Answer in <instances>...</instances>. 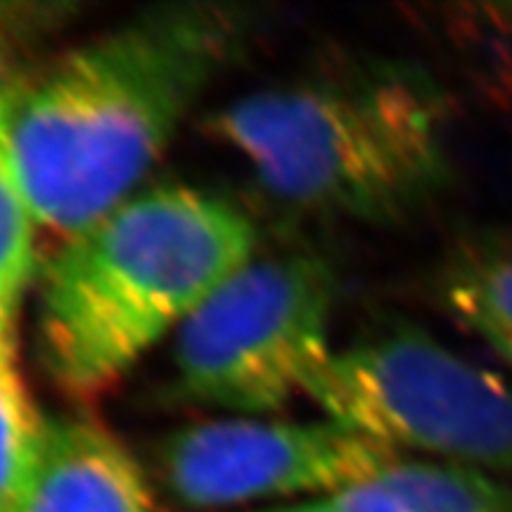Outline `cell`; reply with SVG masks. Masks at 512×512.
<instances>
[{
    "mask_svg": "<svg viewBox=\"0 0 512 512\" xmlns=\"http://www.w3.org/2000/svg\"><path fill=\"white\" fill-rule=\"evenodd\" d=\"M240 38L228 8L166 5L17 74L8 138L38 230L62 245L136 195Z\"/></svg>",
    "mask_w": 512,
    "mask_h": 512,
    "instance_id": "cell-1",
    "label": "cell"
},
{
    "mask_svg": "<svg viewBox=\"0 0 512 512\" xmlns=\"http://www.w3.org/2000/svg\"><path fill=\"white\" fill-rule=\"evenodd\" d=\"M207 133L273 200L318 219L387 223L451 176V105L403 62H354L228 102Z\"/></svg>",
    "mask_w": 512,
    "mask_h": 512,
    "instance_id": "cell-2",
    "label": "cell"
},
{
    "mask_svg": "<svg viewBox=\"0 0 512 512\" xmlns=\"http://www.w3.org/2000/svg\"><path fill=\"white\" fill-rule=\"evenodd\" d=\"M245 211L190 185L138 190L62 242L46 268L38 351L69 399L112 389L254 259Z\"/></svg>",
    "mask_w": 512,
    "mask_h": 512,
    "instance_id": "cell-3",
    "label": "cell"
},
{
    "mask_svg": "<svg viewBox=\"0 0 512 512\" xmlns=\"http://www.w3.org/2000/svg\"><path fill=\"white\" fill-rule=\"evenodd\" d=\"M335 299V273L320 256L247 261L176 332L178 389L235 418L309 396L335 354Z\"/></svg>",
    "mask_w": 512,
    "mask_h": 512,
    "instance_id": "cell-4",
    "label": "cell"
},
{
    "mask_svg": "<svg viewBox=\"0 0 512 512\" xmlns=\"http://www.w3.org/2000/svg\"><path fill=\"white\" fill-rule=\"evenodd\" d=\"M309 399L399 456L512 475V384L418 328L335 349Z\"/></svg>",
    "mask_w": 512,
    "mask_h": 512,
    "instance_id": "cell-5",
    "label": "cell"
},
{
    "mask_svg": "<svg viewBox=\"0 0 512 512\" xmlns=\"http://www.w3.org/2000/svg\"><path fill=\"white\" fill-rule=\"evenodd\" d=\"M399 453L332 420L228 418L183 427L159 446V475L192 510L330 498L370 482Z\"/></svg>",
    "mask_w": 512,
    "mask_h": 512,
    "instance_id": "cell-6",
    "label": "cell"
},
{
    "mask_svg": "<svg viewBox=\"0 0 512 512\" xmlns=\"http://www.w3.org/2000/svg\"><path fill=\"white\" fill-rule=\"evenodd\" d=\"M27 512H166L150 475L110 427L48 418Z\"/></svg>",
    "mask_w": 512,
    "mask_h": 512,
    "instance_id": "cell-7",
    "label": "cell"
},
{
    "mask_svg": "<svg viewBox=\"0 0 512 512\" xmlns=\"http://www.w3.org/2000/svg\"><path fill=\"white\" fill-rule=\"evenodd\" d=\"M437 290L448 316L512 368V240L460 247L441 268Z\"/></svg>",
    "mask_w": 512,
    "mask_h": 512,
    "instance_id": "cell-8",
    "label": "cell"
},
{
    "mask_svg": "<svg viewBox=\"0 0 512 512\" xmlns=\"http://www.w3.org/2000/svg\"><path fill=\"white\" fill-rule=\"evenodd\" d=\"M413 512H512V489L477 467L396 456L375 477Z\"/></svg>",
    "mask_w": 512,
    "mask_h": 512,
    "instance_id": "cell-9",
    "label": "cell"
},
{
    "mask_svg": "<svg viewBox=\"0 0 512 512\" xmlns=\"http://www.w3.org/2000/svg\"><path fill=\"white\" fill-rule=\"evenodd\" d=\"M17 74L0 69V318L15 323L36 273V216L8 138V93Z\"/></svg>",
    "mask_w": 512,
    "mask_h": 512,
    "instance_id": "cell-10",
    "label": "cell"
},
{
    "mask_svg": "<svg viewBox=\"0 0 512 512\" xmlns=\"http://www.w3.org/2000/svg\"><path fill=\"white\" fill-rule=\"evenodd\" d=\"M46 420L17 363L0 370V512H27Z\"/></svg>",
    "mask_w": 512,
    "mask_h": 512,
    "instance_id": "cell-11",
    "label": "cell"
},
{
    "mask_svg": "<svg viewBox=\"0 0 512 512\" xmlns=\"http://www.w3.org/2000/svg\"><path fill=\"white\" fill-rule=\"evenodd\" d=\"M79 10L67 0H0V69L12 72L17 55L72 24Z\"/></svg>",
    "mask_w": 512,
    "mask_h": 512,
    "instance_id": "cell-12",
    "label": "cell"
},
{
    "mask_svg": "<svg viewBox=\"0 0 512 512\" xmlns=\"http://www.w3.org/2000/svg\"><path fill=\"white\" fill-rule=\"evenodd\" d=\"M330 498L342 512H413L399 498L389 494L377 479L351 486V489L339 491Z\"/></svg>",
    "mask_w": 512,
    "mask_h": 512,
    "instance_id": "cell-13",
    "label": "cell"
},
{
    "mask_svg": "<svg viewBox=\"0 0 512 512\" xmlns=\"http://www.w3.org/2000/svg\"><path fill=\"white\" fill-rule=\"evenodd\" d=\"M477 22L494 38L496 55L503 64V79L512 86V3L482 5Z\"/></svg>",
    "mask_w": 512,
    "mask_h": 512,
    "instance_id": "cell-14",
    "label": "cell"
},
{
    "mask_svg": "<svg viewBox=\"0 0 512 512\" xmlns=\"http://www.w3.org/2000/svg\"><path fill=\"white\" fill-rule=\"evenodd\" d=\"M256 512H342L332 498H304V501L280 503Z\"/></svg>",
    "mask_w": 512,
    "mask_h": 512,
    "instance_id": "cell-15",
    "label": "cell"
},
{
    "mask_svg": "<svg viewBox=\"0 0 512 512\" xmlns=\"http://www.w3.org/2000/svg\"><path fill=\"white\" fill-rule=\"evenodd\" d=\"M15 361V323L0 318V370L12 366Z\"/></svg>",
    "mask_w": 512,
    "mask_h": 512,
    "instance_id": "cell-16",
    "label": "cell"
}]
</instances>
